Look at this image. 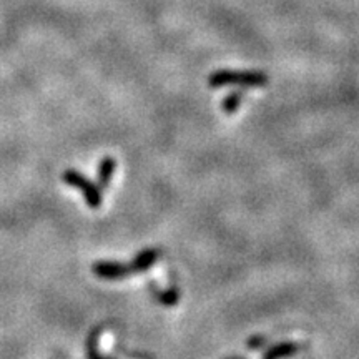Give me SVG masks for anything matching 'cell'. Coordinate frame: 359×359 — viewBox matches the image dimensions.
Masks as SVG:
<instances>
[{"label": "cell", "mask_w": 359, "mask_h": 359, "mask_svg": "<svg viewBox=\"0 0 359 359\" xmlns=\"http://www.w3.org/2000/svg\"><path fill=\"white\" fill-rule=\"evenodd\" d=\"M263 343H264L263 338H255V339H251L250 344H251V348H259Z\"/></svg>", "instance_id": "8"}, {"label": "cell", "mask_w": 359, "mask_h": 359, "mask_svg": "<svg viewBox=\"0 0 359 359\" xmlns=\"http://www.w3.org/2000/svg\"><path fill=\"white\" fill-rule=\"evenodd\" d=\"M230 82H240V83H263V77L259 75H231V74H222L217 75L212 80L213 85L219 83H230Z\"/></svg>", "instance_id": "3"}, {"label": "cell", "mask_w": 359, "mask_h": 359, "mask_svg": "<svg viewBox=\"0 0 359 359\" xmlns=\"http://www.w3.org/2000/svg\"><path fill=\"white\" fill-rule=\"evenodd\" d=\"M156 257H158L156 251L148 250L143 251L140 257L135 259V263L128 264V266L118 263H97L95 266H93V273H95L97 276L103 278V280H118V278L127 276L130 273H137L142 271V269H147L155 262Z\"/></svg>", "instance_id": "1"}, {"label": "cell", "mask_w": 359, "mask_h": 359, "mask_svg": "<svg viewBox=\"0 0 359 359\" xmlns=\"http://www.w3.org/2000/svg\"><path fill=\"white\" fill-rule=\"evenodd\" d=\"M114 172H115V161L111 158H103L100 170H98V182H100L102 187L109 185Z\"/></svg>", "instance_id": "4"}, {"label": "cell", "mask_w": 359, "mask_h": 359, "mask_svg": "<svg viewBox=\"0 0 359 359\" xmlns=\"http://www.w3.org/2000/svg\"><path fill=\"white\" fill-rule=\"evenodd\" d=\"M298 351V344H281V346H276L264 354V359H281L285 356H290V354H294Z\"/></svg>", "instance_id": "5"}, {"label": "cell", "mask_w": 359, "mask_h": 359, "mask_svg": "<svg viewBox=\"0 0 359 359\" xmlns=\"http://www.w3.org/2000/svg\"><path fill=\"white\" fill-rule=\"evenodd\" d=\"M177 298H178V294H177V291H175V290H170V291H167V293L160 294L161 303L168 304V306H172V304L177 303Z\"/></svg>", "instance_id": "6"}, {"label": "cell", "mask_w": 359, "mask_h": 359, "mask_svg": "<svg viewBox=\"0 0 359 359\" xmlns=\"http://www.w3.org/2000/svg\"><path fill=\"white\" fill-rule=\"evenodd\" d=\"M64 182L69 183L70 187L77 188V190L82 191L88 206H92V208H98V206L102 205L100 190H98L92 182H88L83 175L75 172V170H69V172L64 173Z\"/></svg>", "instance_id": "2"}, {"label": "cell", "mask_w": 359, "mask_h": 359, "mask_svg": "<svg viewBox=\"0 0 359 359\" xmlns=\"http://www.w3.org/2000/svg\"><path fill=\"white\" fill-rule=\"evenodd\" d=\"M238 98H240L238 95H233L231 98H228V100L224 102V110H226V111L235 110L236 109V103H238Z\"/></svg>", "instance_id": "7"}]
</instances>
